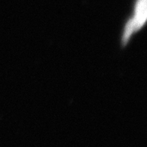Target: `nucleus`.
Masks as SVG:
<instances>
[{
  "mask_svg": "<svg viewBox=\"0 0 147 147\" xmlns=\"http://www.w3.org/2000/svg\"><path fill=\"white\" fill-rule=\"evenodd\" d=\"M146 0H137L134 7V15L127 22L123 35L122 38L123 44L128 42L131 35L134 32L139 30L146 21Z\"/></svg>",
  "mask_w": 147,
  "mask_h": 147,
  "instance_id": "1",
  "label": "nucleus"
}]
</instances>
